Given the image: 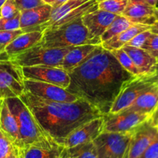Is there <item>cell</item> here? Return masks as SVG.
I'll return each instance as SVG.
<instances>
[{"mask_svg":"<svg viewBox=\"0 0 158 158\" xmlns=\"http://www.w3.org/2000/svg\"><path fill=\"white\" fill-rule=\"evenodd\" d=\"M68 74L71 82L67 90L88 102L103 115L109 113L124 85L135 77L102 45Z\"/></svg>","mask_w":158,"mask_h":158,"instance_id":"1","label":"cell"},{"mask_svg":"<svg viewBox=\"0 0 158 158\" xmlns=\"http://www.w3.org/2000/svg\"><path fill=\"white\" fill-rule=\"evenodd\" d=\"M19 98L44 133L60 145L77 127L103 116L96 108L81 98L73 102H60L38 98L26 90Z\"/></svg>","mask_w":158,"mask_h":158,"instance_id":"2","label":"cell"},{"mask_svg":"<svg viewBox=\"0 0 158 158\" xmlns=\"http://www.w3.org/2000/svg\"><path fill=\"white\" fill-rule=\"evenodd\" d=\"M85 44L99 45L92 40L81 18L56 28L43 31L41 40L37 45L46 48H68Z\"/></svg>","mask_w":158,"mask_h":158,"instance_id":"3","label":"cell"},{"mask_svg":"<svg viewBox=\"0 0 158 158\" xmlns=\"http://www.w3.org/2000/svg\"><path fill=\"white\" fill-rule=\"evenodd\" d=\"M6 100L16 119L23 147L52 139L42 130L31 111L19 97Z\"/></svg>","mask_w":158,"mask_h":158,"instance_id":"4","label":"cell"},{"mask_svg":"<svg viewBox=\"0 0 158 158\" xmlns=\"http://www.w3.org/2000/svg\"><path fill=\"white\" fill-rule=\"evenodd\" d=\"M98 9V0H68L60 6L52 9L51 18L40 27V31L60 27Z\"/></svg>","mask_w":158,"mask_h":158,"instance_id":"5","label":"cell"},{"mask_svg":"<svg viewBox=\"0 0 158 158\" xmlns=\"http://www.w3.org/2000/svg\"><path fill=\"white\" fill-rule=\"evenodd\" d=\"M71 48H46L36 44L9 60L20 68L33 66H51L59 68L64 56Z\"/></svg>","mask_w":158,"mask_h":158,"instance_id":"6","label":"cell"},{"mask_svg":"<svg viewBox=\"0 0 158 158\" xmlns=\"http://www.w3.org/2000/svg\"><path fill=\"white\" fill-rule=\"evenodd\" d=\"M132 133H101L93 141L98 158H127Z\"/></svg>","mask_w":158,"mask_h":158,"instance_id":"7","label":"cell"},{"mask_svg":"<svg viewBox=\"0 0 158 158\" xmlns=\"http://www.w3.org/2000/svg\"><path fill=\"white\" fill-rule=\"evenodd\" d=\"M157 78V74L155 73L149 75L138 76L130 80L118 94L109 114L118 113L130 107L143 92L154 84Z\"/></svg>","mask_w":158,"mask_h":158,"instance_id":"8","label":"cell"},{"mask_svg":"<svg viewBox=\"0 0 158 158\" xmlns=\"http://www.w3.org/2000/svg\"><path fill=\"white\" fill-rule=\"evenodd\" d=\"M24 92L20 67L10 60H0V99L20 97Z\"/></svg>","mask_w":158,"mask_h":158,"instance_id":"9","label":"cell"},{"mask_svg":"<svg viewBox=\"0 0 158 158\" xmlns=\"http://www.w3.org/2000/svg\"><path fill=\"white\" fill-rule=\"evenodd\" d=\"M150 115L125 109L115 114L103 115L104 131L109 133H132L142 124L149 120Z\"/></svg>","mask_w":158,"mask_h":158,"instance_id":"10","label":"cell"},{"mask_svg":"<svg viewBox=\"0 0 158 158\" xmlns=\"http://www.w3.org/2000/svg\"><path fill=\"white\" fill-rule=\"evenodd\" d=\"M24 79L42 81L67 89L71 82L68 71L57 67L33 66L21 68Z\"/></svg>","mask_w":158,"mask_h":158,"instance_id":"11","label":"cell"},{"mask_svg":"<svg viewBox=\"0 0 158 158\" xmlns=\"http://www.w3.org/2000/svg\"><path fill=\"white\" fill-rule=\"evenodd\" d=\"M24 86L29 93L43 99L60 102H73L79 99L67 89L49 83L24 79Z\"/></svg>","mask_w":158,"mask_h":158,"instance_id":"12","label":"cell"},{"mask_svg":"<svg viewBox=\"0 0 158 158\" xmlns=\"http://www.w3.org/2000/svg\"><path fill=\"white\" fill-rule=\"evenodd\" d=\"M104 131L103 116L95 118L71 132L62 143L64 148H71L77 145L93 142Z\"/></svg>","mask_w":158,"mask_h":158,"instance_id":"13","label":"cell"},{"mask_svg":"<svg viewBox=\"0 0 158 158\" xmlns=\"http://www.w3.org/2000/svg\"><path fill=\"white\" fill-rule=\"evenodd\" d=\"M116 16L117 15L98 9L83 16L81 19L91 38L102 44V36L110 27Z\"/></svg>","mask_w":158,"mask_h":158,"instance_id":"14","label":"cell"},{"mask_svg":"<svg viewBox=\"0 0 158 158\" xmlns=\"http://www.w3.org/2000/svg\"><path fill=\"white\" fill-rule=\"evenodd\" d=\"M158 134V130L147 121L132 133L127 158H138L147 150Z\"/></svg>","mask_w":158,"mask_h":158,"instance_id":"15","label":"cell"},{"mask_svg":"<svg viewBox=\"0 0 158 158\" xmlns=\"http://www.w3.org/2000/svg\"><path fill=\"white\" fill-rule=\"evenodd\" d=\"M51 12L52 7L47 4L20 12V29L24 33L40 31V27L51 18Z\"/></svg>","mask_w":158,"mask_h":158,"instance_id":"16","label":"cell"},{"mask_svg":"<svg viewBox=\"0 0 158 158\" xmlns=\"http://www.w3.org/2000/svg\"><path fill=\"white\" fill-rule=\"evenodd\" d=\"M63 149L53 139H47L19 149V158H60Z\"/></svg>","mask_w":158,"mask_h":158,"instance_id":"17","label":"cell"},{"mask_svg":"<svg viewBox=\"0 0 158 158\" xmlns=\"http://www.w3.org/2000/svg\"><path fill=\"white\" fill-rule=\"evenodd\" d=\"M43 36L42 31H30L23 33L4 49L0 54V60H9L40 43Z\"/></svg>","mask_w":158,"mask_h":158,"instance_id":"18","label":"cell"},{"mask_svg":"<svg viewBox=\"0 0 158 158\" xmlns=\"http://www.w3.org/2000/svg\"><path fill=\"white\" fill-rule=\"evenodd\" d=\"M155 10L156 8L150 6L144 0H128L122 16L135 23L152 26L156 21Z\"/></svg>","mask_w":158,"mask_h":158,"instance_id":"19","label":"cell"},{"mask_svg":"<svg viewBox=\"0 0 158 158\" xmlns=\"http://www.w3.org/2000/svg\"><path fill=\"white\" fill-rule=\"evenodd\" d=\"M123 49L130 55L141 75H149L156 73L157 60L156 57L143 48L125 45Z\"/></svg>","mask_w":158,"mask_h":158,"instance_id":"20","label":"cell"},{"mask_svg":"<svg viewBox=\"0 0 158 158\" xmlns=\"http://www.w3.org/2000/svg\"><path fill=\"white\" fill-rule=\"evenodd\" d=\"M0 130L19 149L23 147L16 119L10 110L6 99L2 102L0 112Z\"/></svg>","mask_w":158,"mask_h":158,"instance_id":"21","label":"cell"},{"mask_svg":"<svg viewBox=\"0 0 158 158\" xmlns=\"http://www.w3.org/2000/svg\"><path fill=\"white\" fill-rule=\"evenodd\" d=\"M150 28L151 25L136 23L119 34L109 39L107 41L102 43L101 45L104 49L109 51L120 49L123 46L127 45L136 35L145 30H150Z\"/></svg>","mask_w":158,"mask_h":158,"instance_id":"22","label":"cell"},{"mask_svg":"<svg viewBox=\"0 0 158 158\" xmlns=\"http://www.w3.org/2000/svg\"><path fill=\"white\" fill-rule=\"evenodd\" d=\"M99 45L85 44L74 47L64 56L59 68L65 70L68 72L74 69L84 62L85 60L87 59Z\"/></svg>","mask_w":158,"mask_h":158,"instance_id":"23","label":"cell"},{"mask_svg":"<svg viewBox=\"0 0 158 158\" xmlns=\"http://www.w3.org/2000/svg\"><path fill=\"white\" fill-rule=\"evenodd\" d=\"M158 106V85L154 84L143 92L136 99L129 110L151 115Z\"/></svg>","mask_w":158,"mask_h":158,"instance_id":"24","label":"cell"},{"mask_svg":"<svg viewBox=\"0 0 158 158\" xmlns=\"http://www.w3.org/2000/svg\"><path fill=\"white\" fill-rule=\"evenodd\" d=\"M61 157L98 158V155L93 142H90L71 148H64Z\"/></svg>","mask_w":158,"mask_h":158,"instance_id":"25","label":"cell"},{"mask_svg":"<svg viewBox=\"0 0 158 158\" xmlns=\"http://www.w3.org/2000/svg\"><path fill=\"white\" fill-rule=\"evenodd\" d=\"M136 24L135 23L132 22L130 19L124 17L123 16H117L110 27L106 30L104 34L102 36L101 41L102 43L109 40V39L112 38L113 36L119 34L120 33L123 32L124 30H127L132 27L133 25Z\"/></svg>","mask_w":158,"mask_h":158,"instance_id":"26","label":"cell"},{"mask_svg":"<svg viewBox=\"0 0 158 158\" xmlns=\"http://www.w3.org/2000/svg\"><path fill=\"white\" fill-rule=\"evenodd\" d=\"M0 158H19V148L1 130Z\"/></svg>","mask_w":158,"mask_h":158,"instance_id":"27","label":"cell"},{"mask_svg":"<svg viewBox=\"0 0 158 158\" xmlns=\"http://www.w3.org/2000/svg\"><path fill=\"white\" fill-rule=\"evenodd\" d=\"M110 52L113 54L114 57L117 59V60L119 62L121 66L124 69L127 70L128 72H130V74H133L135 77L141 76L140 73H139V70H138V68L135 65L134 62L133 61V60L130 57V55L123 48L115 50V51H110Z\"/></svg>","mask_w":158,"mask_h":158,"instance_id":"28","label":"cell"},{"mask_svg":"<svg viewBox=\"0 0 158 158\" xmlns=\"http://www.w3.org/2000/svg\"><path fill=\"white\" fill-rule=\"evenodd\" d=\"M128 0H102L98 2L99 10L113 13L117 16H122L125 10Z\"/></svg>","mask_w":158,"mask_h":158,"instance_id":"29","label":"cell"},{"mask_svg":"<svg viewBox=\"0 0 158 158\" xmlns=\"http://www.w3.org/2000/svg\"><path fill=\"white\" fill-rule=\"evenodd\" d=\"M24 33L22 30H0V54L13 41L15 38Z\"/></svg>","mask_w":158,"mask_h":158,"instance_id":"30","label":"cell"},{"mask_svg":"<svg viewBox=\"0 0 158 158\" xmlns=\"http://www.w3.org/2000/svg\"><path fill=\"white\" fill-rule=\"evenodd\" d=\"M19 13L20 12L17 9L13 0H6L2 8L0 9V16L3 19L14 17Z\"/></svg>","mask_w":158,"mask_h":158,"instance_id":"31","label":"cell"},{"mask_svg":"<svg viewBox=\"0 0 158 158\" xmlns=\"http://www.w3.org/2000/svg\"><path fill=\"white\" fill-rule=\"evenodd\" d=\"M20 30V13L14 17L7 19H1L0 30Z\"/></svg>","mask_w":158,"mask_h":158,"instance_id":"32","label":"cell"},{"mask_svg":"<svg viewBox=\"0 0 158 158\" xmlns=\"http://www.w3.org/2000/svg\"><path fill=\"white\" fill-rule=\"evenodd\" d=\"M151 34L152 33L150 30L141 32L139 34L136 35V36H134L127 45L137 48H143V47L144 46V44L147 41V40L149 39Z\"/></svg>","mask_w":158,"mask_h":158,"instance_id":"33","label":"cell"},{"mask_svg":"<svg viewBox=\"0 0 158 158\" xmlns=\"http://www.w3.org/2000/svg\"><path fill=\"white\" fill-rule=\"evenodd\" d=\"M19 12L31 10L40 6L44 5L42 0H13Z\"/></svg>","mask_w":158,"mask_h":158,"instance_id":"34","label":"cell"},{"mask_svg":"<svg viewBox=\"0 0 158 158\" xmlns=\"http://www.w3.org/2000/svg\"><path fill=\"white\" fill-rule=\"evenodd\" d=\"M158 156V134L147 150L138 158H156Z\"/></svg>","mask_w":158,"mask_h":158,"instance_id":"35","label":"cell"},{"mask_svg":"<svg viewBox=\"0 0 158 158\" xmlns=\"http://www.w3.org/2000/svg\"><path fill=\"white\" fill-rule=\"evenodd\" d=\"M143 49L146 50L151 54L158 52V34L152 33L147 41L143 47Z\"/></svg>","mask_w":158,"mask_h":158,"instance_id":"36","label":"cell"},{"mask_svg":"<svg viewBox=\"0 0 158 158\" xmlns=\"http://www.w3.org/2000/svg\"><path fill=\"white\" fill-rule=\"evenodd\" d=\"M148 121L152 127H153L158 130V106L154 110V112L150 115Z\"/></svg>","mask_w":158,"mask_h":158,"instance_id":"37","label":"cell"},{"mask_svg":"<svg viewBox=\"0 0 158 158\" xmlns=\"http://www.w3.org/2000/svg\"><path fill=\"white\" fill-rule=\"evenodd\" d=\"M44 3L49 5L50 6L52 7V9L57 8V7L60 6L65 2H67L68 0H42Z\"/></svg>","mask_w":158,"mask_h":158,"instance_id":"38","label":"cell"},{"mask_svg":"<svg viewBox=\"0 0 158 158\" xmlns=\"http://www.w3.org/2000/svg\"><path fill=\"white\" fill-rule=\"evenodd\" d=\"M150 31H151V33L158 34V20H156L153 23V25L151 26V28H150Z\"/></svg>","mask_w":158,"mask_h":158,"instance_id":"39","label":"cell"},{"mask_svg":"<svg viewBox=\"0 0 158 158\" xmlns=\"http://www.w3.org/2000/svg\"><path fill=\"white\" fill-rule=\"evenodd\" d=\"M148 5L150 6L153 7V8H156V5H157L158 0H144Z\"/></svg>","mask_w":158,"mask_h":158,"instance_id":"40","label":"cell"},{"mask_svg":"<svg viewBox=\"0 0 158 158\" xmlns=\"http://www.w3.org/2000/svg\"><path fill=\"white\" fill-rule=\"evenodd\" d=\"M154 17H155V19H156V20H158V8L157 7H156V10H155Z\"/></svg>","mask_w":158,"mask_h":158,"instance_id":"41","label":"cell"},{"mask_svg":"<svg viewBox=\"0 0 158 158\" xmlns=\"http://www.w3.org/2000/svg\"><path fill=\"white\" fill-rule=\"evenodd\" d=\"M6 0H0V9L2 8V6H3V4L5 3Z\"/></svg>","mask_w":158,"mask_h":158,"instance_id":"42","label":"cell"},{"mask_svg":"<svg viewBox=\"0 0 158 158\" xmlns=\"http://www.w3.org/2000/svg\"><path fill=\"white\" fill-rule=\"evenodd\" d=\"M153 56H154L155 57H156V60H157V62H158V52H156V53H155V54H153Z\"/></svg>","mask_w":158,"mask_h":158,"instance_id":"43","label":"cell"},{"mask_svg":"<svg viewBox=\"0 0 158 158\" xmlns=\"http://www.w3.org/2000/svg\"><path fill=\"white\" fill-rule=\"evenodd\" d=\"M4 99H0V112H1V108H2V102H3Z\"/></svg>","mask_w":158,"mask_h":158,"instance_id":"44","label":"cell"},{"mask_svg":"<svg viewBox=\"0 0 158 158\" xmlns=\"http://www.w3.org/2000/svg\"><path fill=\"white\" fill-rule=\"evenodd\" d=\"M156 73L157 74V75H158V63H157V64H156Z\"/></svg>","mask_w":158,"mask_h":158,"instance_id":"45","label":"cell"},{"mask_svg":"<svg viewBox=\"0 0 158 158\" xmlns=\"http://www.w3.org/2000/svg\"><path fill=\"white\" fill-rule=\"evenodd\" d=\"M155 83H156V84L157 85H158V78H157V80H156V81H155Z\"/></svg>","mask_w":158,"mask_h":158,"instance_id":"46","label":"cell"},{"mask_svg":"<svg viewBox=\"0 0 158 158\" xmlns=\"http://www.w3.org/2000/svg\"><path fill=\"white\" fill-rule=\"evenodd\" d=\"M1 19H2V18H1V16H0V23H1Z\"/></svg>","mask_w":158,"mask_h":158,"instance_id":"47","label":"cell"},{"mask_svg":"<svg viewBox=\"0 0 158 158\" xmlns=\"http://www.w3.org/2000/svg\"><path fill=\"white\" fill-rule=\"evenodd\" d=\"M100 1H102V0H98V2H100Z\"/></svg>","mask_w":158,"mask_h":158,"instance_id":"48","label":"cell"},{"mask_svg":"<svg viewBox=\"0 0 158 158\" xmlns=\"http://www.w3.org/2000/svg\"><path fill=\"white\" fill-rule=\"evenodd\" d=\"M60 158H71V157H60Z\"/></svg>","mask_w":158,"mask_h":158,"instance_id":"49","label":"cell"},{"mask_svg":"<svg viewBox=\"0 0 158 158\" xmlns=\"http://www.w3.org/2000/svg\"><path fill=\"white\" fill-rule=\"evenodd\" d=\"M156 158H158V156H157V157H156Z\"/></svg>","mask_w":158,"mask_h":158,"instance_id":"50","label":"cell"}]
</instances>
